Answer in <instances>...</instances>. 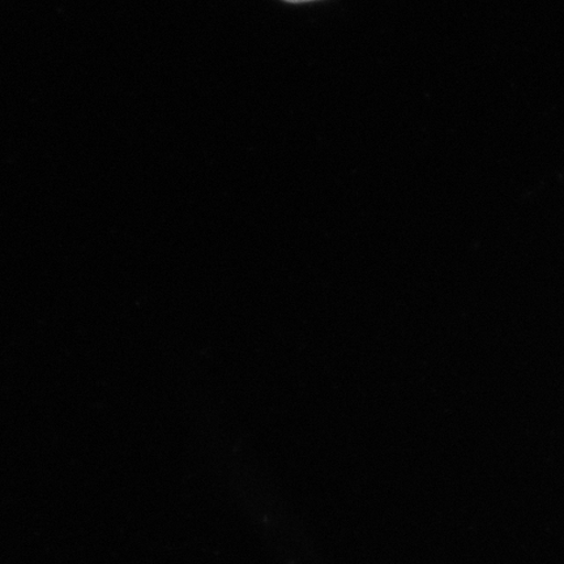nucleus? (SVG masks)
I'll list each match as a JSON object with an SVG mask.
<instances>
[{
    "label": "nucleus",
    "mask_w": 564,
    "mask_h": 564,
    "mask_svg": "<svg viewBox=\"0 0 564 564\" xmlns=\"http://www.w3.org/2000/svg\"><path fill=\"white\" fill-rule=\"evenodd\" d=\"M285 2H289V3H306V2H313V0H285Z\"/></svg>",
    "instance_id": "f257e3e1"
}]
</instances>
